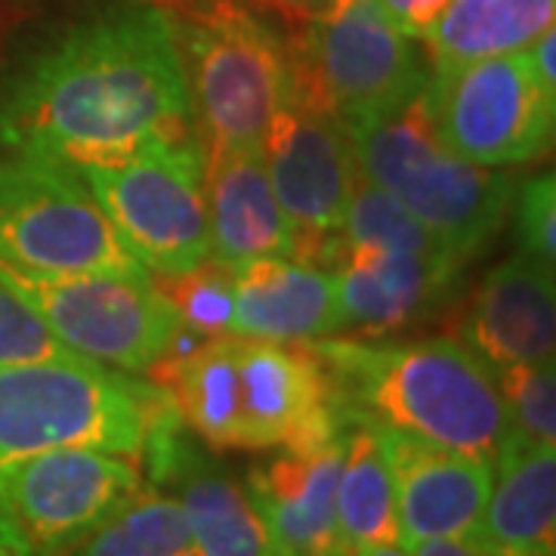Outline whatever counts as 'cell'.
<instances>
[{
    "instance_id": "obj_1",
    "label": "cell",
    "mask_w": 556,
    "mask_h": 556,
    "mask_svg": "<svg viewBox=\"0 0 556 556\" xmlns=\"http://www.w3.org/2000/svg\"><path fill=\"white\" fill-rule=\"evenodd\" d=\"M195 130L167 16L127 0L75 22L25 65L0 102L10 152L80 167Z\"/></svg>"
},
{
    "instance_id": "obj_2",
    "label": "cell",
    "mask_w": 556,
    "mask_h": 556,
    "mask_svg": "<svg viewBox=\"0 0 556 556\" xmlns=\"http://www.w3.org/2000/svg\"><path fill=\"white\" fill-rule=\"evenodd\" d=\"M340 420L424 439L495 464L507 412L495 371L457 338L306 340Z\"/></svg>"
},
{
    "instance_id": "obj_3",
    "label": "cell",
    "mask_w": 556,
    "mask_h": 556,
    "mask_svg": "<svg viewBox=\"0 0 556 556\" xmlns=\"http://www.w3.org/2000/svg\"><path fill=\"white\" fill-rule=\"evenodd\" d=\"M149 375L167 383L179 420L214 452L300 448L340 433L325 368L306 343L226 334Z\"/></svg>"
},
{
    "instance_id": "obj_4",
    "label": "cell",
    "mask_w": 556,
    "mask_h": 556,
    "mask_svg": "<svg viewBox=\"0 0 556 556\" xmlns=\"http://www.w3.org/2000/svg\"><path fill=\"white\" fill-rule=\"evenodd\" d=\"M167 16L207 159L260 149L291 87V40L251 0H149Z\"/></svg>"
},
{
    "instance_id": "obj_5",
    "label": "cell",
    "mask_w": 556,
    "mask_h": 556,
    "mask_svg": "<svg viewBox=\"0 0 556 556\" xmlns=\"http://www.w3.org/2000/svg\"><path fill=\"white\" fill-rule=\"evenodd\" d=\"M174 399L93 358L0 362V460L53 448H100L139 460Z\"/></svg>"
},
{
    "instance_id": "obj_6",
    "label": "cell",
    "mask_w": 556,
    "mask_h": 556,
    "mask_svg": "<svg viewBox=\"0 0 556 556\" xmlns=\"http://www.w3.org/2000/svg\"><path fill=\"white\" fill-rule=\"evenodd\" d=\"M350 134L362 177L390 192L455 263L464 266L501 232L517 179L452 152L439 139L424 93Z\"/></svg>"
},
{
    "instance_id": "obj_7",
    "label": "cell",
    "mask_w": 556,
    "mask_h": 556,
    "mask_svg": "<svg viewBox=\"0 0 556 556\" xmlns=\"http://www.w3.org/2000/svg\"><path fill=\"white\" fill-rule=\"evenodd\" d=\"M0 278L72 353L118 371H152L201 343L152 276H43L0 263Z\"/></svg>"
},
{
    "instance_id": "obj_8",
    "label": "cell",
    "mask_w": 556,
    "mask_h": 556,
    "mask_svg": "<svg viewBox=\"0 0 556 556\" xmlns=\"http://www.w3.org/2000/svg\"><path fill=\"white\" fill-rule=\"evenodd\" d=\"M75 170L152 276H179L211 257L207 152L199 134Z\"/></svg>"
},
{
    "instance_id": "obj_9",
    "label": "cell",
    "mask_w": 556,
    "mask_h": 556,
    "mask_svg": "<svg viewBox=\"0 0 556 556\" xmlns=\"http://www.w3.org/2000/svg\"><path fill=\"white\" fill-rule=\"evenodd\" d=\"M0 263L43 276H152L75 167L20 152L0 159Z\"/></svg>"
},
{
    "instance_id": "obj_10",
    "label": "cell",
    "mask_w": 556,
    "mask_h": 556,
    "mask_svg": "<svg viewBox=\"0 0 556 556\" xmlns=\"http://www.w3.org/2000/svg\"><path fill=\"white\" fill-rule=\"evenodd\" d=\"M291 62L346 127L405 109L430 80L420 40L399 31L375 0H350L328 20L303 25L291 40Z\"/></svg>"
},
{
    "instance_id": "obj_11",
    "label": "cell",
    "mask_w": 556,
    "mask_h": 556,
    "mask_svg": "<svg viewBox=\"0 0 556 556\" xmlns=\"http://www.w3.org/2000/svg\"><path fill=\"white\" fill-rule=\"evenodd\" d=\"M294 65V62H291ZM260 159L294 229V260L328 266L358 179L353 134L294 75L260 139Z\"/></svg>"
},
{
    "instance_id": "obj_12",
    "label": "cell",
    "mask_w": 556,
    "mask_h": 556,
    "mask_svg": "<svg viewBox=\"0 0 556 556\" xmlns=\"http://www.w3.org/2000/svg\"><path fill=\"white\" fill-rule=\"evenodd\" d=\"M424 100L439 139L479 167L529 164L554 142L556 97L538 84L526 50L430 75Z\"/></svg>"
},
{
    "instance_id": "obj_13",
    "label": "cell",
    "mask_w": 556,
    "mask_h": 556,
    "mask_svg": "<svg viewBox=\"0 0 556 556\" xmlns=\"http://www.w3.org/2000/svg\"><path fill=\"white\" fill-rule=\"evenodd\" d=\"M139 460L100 448H53L0 460V510L35 556H68L142 489Z\"/></svg>"
},
{
    "instance_id": "obj_14",
    "label": "cell",
    "mask_w": 556,
    "mask_h": 556,
    "mask_svg": "<svg viewBox=\"0 0 556 556\" xmlns=\"http://www.w3.org/2000/svg\"><path fill=\"white\" fill-rule=\"evenodd\" d=\"M139 467L177 501L201 556H278L244 482L201 448L177 408L152 430Z\"/></svg>"
},
{
    "instance_id": "obj_15",
    "label": "cell",
    "mask_w": 556,
    "mask_h": 556,
    "mask_svg": "<svg viewBox=\"0 0 556 556\" xmlns=\"http://www.w3.org/2000/svg\"><path fill=\"white\" fill-rule=\"evenodd\" d=\"M325 269L338 285L343 331L387 338L430 316L464 266L442 251L338 244Z\"/></svg>"
},
{
    "instance_id": "obj_16",
    "label": "cell",
    "mask_w": 556,
    "mask_h": 556,
    "mask_svg": "<svg viewBox=\"0 0 556 556\" xmlns=\"http://www.w3.org/2000/svg\"><path fill=\"white\" fill-rule=\"evenodd\" d=\"M340 457L343 424L328 442L273 448L251 467L244 489L278 556H353L338 526Z\"/></svg>"
},
{
    "instance_id": "obj_17",
    "label": "cell",
    "mask_w": 556,
    "mask_h": 556,
    "mask_svg": "<svg viewBox=\"0 0 556 556\" xmlns=\"http://www.w3.org/2000/svg\"><path fill=\"white\" fill-rule=\"evenodd\" d=\"M378 437L396 489L402 544L477 535L492 464L393 430H378Z\"/></svg>"
},
{
    "instance_id": "obj_18",
    "label": "cell",
    "mask_w": 556,
    "mask_h": 556,
    "mask_svg": "<svg viewBox=\"0 0 556 556\" xmlns=\"http://www.w3.org/2000/svg\"><path fill=\"white\" fill-rule=\"evenodd\" d=\"M457 340L492 371L507 365L554 362V266H544L526 251L497 263L479 285Z\"/></svg>"
},
{
    "instance_id": "obj_19",
    "label": "cell",
    "mask_w": 556,
    "mask_h": 556,
    "mask_svg": "<svg viewBox=\"0 0 556 556\" xmlns=\"http://www.w3.org/2000/svg\"><path fill=\"white\" fill-rule=\"evenodd\" d=\"M232 273V338L306 343L343 331L331 269L303 260L273 257Z\"/></svg>"
},
{
    "instance_id": "obj_20",
    "label": "cell",
    "mask_w": 556,
    "mask_h": 556,
    "mask_svg": "<svg viewBox=\"0 0 556 556\" xmlns=\"http://www.w3.org/2000/svg\"><path fill=\"white\" fill-rule=\"evenodd\" d=\"M211 260L226 269L298 254L294 229L269 186L260 149L207 159Z\"/></svg>"
},
{
    "instance_id": "obj_21",
    "label": "cell",
    "mask_w": 556,
    "mask_h": 556,
    "mask_svg": "<svg viewBox=\"0 0 556 556\" xmlns=\"http://www.w3.org/2000/svg\"><path fill=\"white\" fill-rule=\"evenodd\" d=\"M477 538L501 556H554L556 445L504 439Z\"/></svg>"
},
{
    "instance_id": "obj_22",
    "label": "cell",
    "mask_w": 556,
    "mask_h": 556,
    "mask_svg": "<svg viewBox=\"0 0 556 556\" xmlns=\"http://www.w3.org/2000/svg\"><path fill=\"white\" fill-rule=\"evenodd\" d=\"M556 0H448L420 47L430 75L492 56L522 53L547 28H554Z\"/></svg>"
},
{
    "instance_id": "obj_23",
    "label": "cell",
    "mask_w": 556,
    "mask_h": 556,
    "mask_svg": "<svg viewBox=\"0 0 556 556\" xmlns=\"http://www.w3.org/2000/svg\"><path fill=\"white\" fill-rule=\"evenodd\" d=\"M343 424V457L338 473V526L346 547L368 551L380 544H402L396 489L375 427Z\"/></svg>"
},
{
    "instance_id": "obj_24",
    "label": "cell",
    "mask_w": 556,
    "mask_h": 556,
    "mask_svg": "<svg viewBox=\"0 0 556 556\" xmlns=\"http://www.w3.org/2000/svg\"><path fill=\"white\" fill-rule=\"evenodd\" d=\"M68 556H201L179 504L142 482L137 495L93 529Z\"/></svg>"
},
{
    "instance_id": "obj_25",
    "label": "cell",
    "mask_w": 556,
    "mask_h": 556,
    "mask_svg": "<svg viewBox=\"0 0 556 556\" xmlns=\"http://www.w3.org/2000/svg\"><path fill=\"white\" fill-rule=\"evenodd\" d=\"M174 303L179 321L199 334L201 340L226 338L232 321V294H236V273L219 266L217 260H204L179 276H152Z\"/></svg>"
},
{
    "instance_id": "obj_26",
    "label": "cell",
    "mask_w": 556,
    "mask_h": 556,
    "mask_svg": "<svg viewBox=\"0 0 556 556\" xmlns=\"http://www.w3.org/2000/svg\"><path fill=\"white\" fill-rule=\"evenodd\" d=\"M507 412V437L556 445V371L554 362L507 365L495 371Z\"/></svg>"
},
{
    "instance_id": "obj_27",
    "label": "cell",
    "mask_w": 556,
    "mask_h": 556,
    "mask_svg": "<svg viewBox=\"0 0 556 556\" xmlns=\"http://www.w3.org/2000/svg\"><path fill=\"white\" fill-rule=\"evenodd\" d=\"M65 343L50 334L38 313L0 278V362L75 358ZM84 358V356H80Z\"/></svg>"
},
{
    "instance_id": "obj_28",
    "label": "cell",
    "mask_w": 556,
    "mask_h": 556,
    "mask_svg": "<svg viewBox=\"0 0 556 556\" xmlns=\"http://www.w3.org/2000/svg\"><path fill=\"white\" fill-rule=\"evenodd\" d=\"M517 229L519 251L529 257L541 260L544 266L556 263V182L554 174H538V177L517 182Z\"/></svg>"
},
{
    "instance_id": "obj_29",
    "label": "cell",
    "mask_w": 556,
    "mask_h": 556,
    "mask_svg": "<svg viewBox=\"0 0 556 556\" xmlns=\"http://www.w3.org/2000/svg\"><path fill=\"white\" fill-rule=\"evenodd\" d=\"M375 3L399 31L415 40H424L430 25L439 20V13L448 7V0H375Z\"/></svg>"
},
{
    "instance_id": "obj_30",
    "label": "cell",
    "mask_w": 556,
    "mask_h": 556,
    "mask_svg": "<svg viewBox=\"0 0 556 556\" xmlns=\"http://www.w3.org/2000/svg\"><path fill=\"white\" fill-rule=\"evenodd\" d=\"M257 10L278 13L281 20L294 22V25H309V22L328 20L331 13H338L340 7H346L350 0H251Z\"/></svg>"
},
{
    "instance_id": "obj_31",
    "label": "cell",
    "mask_w": 556,
    "mask_h": 556,
    "mask_svg": "<svg viewBox=\"0 0 556 556\" xmlns=\"http://www.w3.org/2000/svg\"><path fill=\"white\" fill-rule=\"evenodd\" d=\"M405 551L408 556H501L489 544H482L477 535L417 541V544H405Z\"/></svg>"
},
{
    "instance_id": "obj_32",
    "label": "cell",
    "mask_w": 556,
    "mask_h": 556,
    "mask_svg": "<svg viewBox=\"0 0 556 556\" xmlns=\"http://www.w3.org/2000/svg\"><path fill=\"white\" fill-rule=\"evenodd\" d=\"M526 56L532 62L538 84L556 97V28H547L541 38H535L526 47Z\"/></svg>"
},
{
    "instance_id": "obj_33",
    "label": "cell",
    "mask_w": 556,
    "mask_h": 556,
    "mask_svg": "<svg viewBox=\"0 0 556 556\" xmlns=\"http://www.w3.org/2000/svg\"><path fill=\"white\" fill-rule=\"evenodd\" d=\"M0 556H35L31 544L22 538V532L13 526V519L0 510Z\"/></svg>"
},
{
    "instance_id": "obj_34",
    "label": "cell",
    "mask_w": 556,
    "mask_h": 556,
    "mask_svg": "<svg viewBox=\"0 0 556 556\" xmlns=\"http://www.w3.org/2000/svg\"><path fill=\"white\" fill-rule=\"evenodd\" d=\"M356 556H408V551H405V544H380V547L358 551Z\"/></svg>"
}]
</instances>
